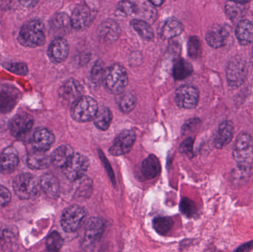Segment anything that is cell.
I'll use <instances>...</instances> for the list:
<instances>
[{
	"mask_svg": "<svg viewBox=\"0 0 253 252\" xmlns=\"http://www.w3.org/2000/svg\"><path fill=\"white\" fill-rule=\"evenodd\" d=\"M27 164L33 170H44L52 164L51 156H49L44 151L35 149V151L28 155Z\"/></svg>",
	"mask_w": 253,
	"mask_h": 252,
	"instance_id": "cell-21",
	"label": "cell"
},
{
	"mask_svg": "<svg viewBox=\"0 0 253 252\" xmlns=\"http://www.w3.org/2000/svg\"><path fill=\"white\" fill-rule=\"evenodd\" d=\"M118 9L126 16H129V15L135 13L136 6L129 0H123V1H120V4H119Z\"/></svg>",
	"mask_w": 253,
	"mask_h": 252,
	"instance_id": "cell-39",
	"label": "cell"
},
{
	"mask_svg": "<svg viewBox=\"0 0 253 252\" xmlns=\"http://www.w3.org/2000/svg\"><path fill=\"white\" fill-rule=\"evenodd\" d=\"M54 142V135L46 128H40L36 130L31 139V144L34 149L44 152L48 150Z\"/></svg>",
	"mask_w": 253,
	"mask_h": 252,
	"instance_id": "cell-15",
	"label": "cell"
},
{
	"mask_svg": "<svg viewBox=\"0 0 253 252\" xmlns=\"http://www.w3.org/2000/svg\"><path fill=\"white\" fill-rule=\"evenodd\" d=\"M161 169L159 158L156 155H150L141 164V174L146 180H151L159 176Z\"/></svg>",
	"mask_w": 253,
	"mask_h": 252,
	"instance_id": "cell-22",
	"label": "cell"
},
{
	"mask_svg": "<svg viewBox=\"0 0 253 252\" xmlns=\"http://www.w3.org/2000/svg\"><path fill=\"white\" fill-rule=\"evenodd\" d=\"M11 200V194L7 188L0 186V210L5 207Z\"/></svg>",
	"mask_w": 253,
	"mask_h": 252,
	"instance_id": "cell-40",
	"label": "cell"
},
{
	"mask_svg": "<svg viewBox=\"0 0 253 252\" xmlns=\"http://www.w3.org/2000/svg\"><path fill=\"white\" fill-rule=\"evenodd\" d=\"M105 230V223L98 217L90 218L86 223L84 227V242L85 244H92L102 237Z\"/></svg>",
	"mask_w": 253,
	"mask_h": 252,
	"instance_id": "cell-16",
	"label": "cell"
},
{
	"mask_svg": "<svg viewBox=\"0 0 253 252\" xmlns=\"http://www.w3.org/2000/svg\"><path fill=\"white\" fill-rule=\"evenodd\" d=\"M193 72V66L188 61L177 59L173 63L172 75L175 80H183L190 76Z\"/></svg>",
	"mask_w": 253,
	"mask_h": 252,
	"instance_id": "cell-28",
	"label": "cell"
},
{
	"mask_svg": "<svg viewBox=\"0 0 253 252\" xmlns=\"http://www.w3.org/2000/svg\"><path fill=\"white\" fill-rule=\"evenodd\" d=\"M187 53L191 59H197L202 53V44L197 36H191L187 42Z\"/></svg>",
	"mask_w": 253,
	"mask_h": 252,
	"instance_id": "cell-35",
	"label": "cell"
},
{
	"mask_svg": "<svg viewBox=\"0 0 253 252\" xmlns=\"http://www.w3.org/2000/svg\"><path fill=\"white\" fill-rule=\"evenodd\" d=\"M136 135L133 130H124L122 132L109 149L110 153L114 156L124 155L130 152L135 144Z\"/></svg>",
	"mask_w": 253,
	"mask_h": 252,
	"instance_id": "cell-10",
	"label": "cell"
},
{
	"mask_svg": "<svg viewBox=\"0 0 253 252\" xmlns=\"http://www.w3.org/2000/svg\"><path fill=\"white\" fill-rule=\"evenodd\" d=\"M173 223V220L170 217H158L153 220V226L158 234L165 235L171 230Z\"/></svg>",
	"mask_w": 253,
	"mask_h": 252,
	"instance_id": "cell-32",
	"label": "cell"
},
{
	"mask_svg": "<svg viewBox=\"0 0 253 252\" xmlns=\"http://www.w3.org/2000/svg\"><path fill=\"white\" fill-rule=\"evenodd\" d=\"M86 211L83 207L73 205L65 210L62 216L61 225L65 232H76L81 227L85 219Z\"/></svg>",
	"mask_w": 253,
	"mask_h": 252,
	"instance_id": "cell-6",
	"label": "cell"
},
{
	"mask_svg": "<svg viewBox=\"0 0 253 252\" xmlns=\"http://www.w3.org/2000/svg\"><path fill=\"white\" fill-rule=\"evenodd\" d=\"M175 100L179 108L193 109L199 104V90L194 86H181L175 92Z\"/></svg>",
	"mask_w": 253,
	"mask_h": 252,
	"instance_id": "cell-8",
	"label": "cell"
},
{
	"mask_svg": "<svg viewBox=\"0 0 253 252\" xmlns=\"http://www.w3.org/2000/svg\"><path fill=\"white\" fill-rule=\"evenodd\" d=\"M236 36L242 45L253 42V23L249 20H241L236 27Z\"/></svg>",
	"mask_w": 253,
	"mask_h": 252,
	"instance_id": "cell-25",
	"label": "cell"
},
{
	"mask_svg": "<svg viewBox=\"0 0 253 252\" xmlns=\"http://www.w3.org/2000/svg\"><path fill=\"white\" fill-rule=\"evenodd\" d=\"M252 250H253V241L241 246L239 249L236 250V252H249Z\"/></svg>",
	"mask_w": 253,
	"mask_h": 252,
	"instance_id": "cell-43",
	"label": "cell"
},
{
	"mask_svg": "<svg viewBox=\"0 0 253 252\" xmlns=\"http://www.w3.org/2000/svg\"><path fill=\"white\" fill-rule=\"evenodd\" d=\"M19 158L17 151L12 147L6 148L0 154V171L4 174L13 173L19 166Z\"/></svg>",
	"mask_w": 253,
	"mask_h": 252,
	"instance_id": "cell-17",
	"label": "cell"
},
{
	"mask_svg": "<svg viewBox=\"0 0 253 252\" xmlns=\"http://www.w3.org/2000/svg\"><path fill=\"white\" fill-rule=\"evenodd\" d=\"M226 13L230 19L233 21L242 19L245 13V8L242 3L233 0H229L225 4Z\"/></svg>",
	"mask_w": 253,
	"mask_h": 252,
	"instance_id": "cell-31",
	"label": "cell"
},
{
	"mask_svg": "<svg viewBox=\"0 0 253 252\" xmlns=\"http://www.w3.org/2000/svg\"><path fill=\"white\" fill-rule=\"evenodd\" d=\"M38 1L39 0H19V2L20 3L23 7H33L36 6Z\"/></svg>",
	"mask_w": 253,
	"mask_h": 252,
	"instance_id": "cell-42",
	"label": "cell"
},
{
	"mask_svg": "<svg viewBox=\"0 0 253 252\" xmlns=\"http://www.w3.org/2000/svg\"><path fill=\"white\" fill-rule=\"evenodd\" d=\"M253 152V138L249 133H242L238 136L233 149V157L239 164L248 161Z\"/></svg>",
	"mask_w": 253,
	"mask_h": 252,
	"instance_id": "cell-9",
	"label": "cell"
},
{
	"mask_svg": "<svg viewBox=\"0 0 253 252\" xmlns=\"http://www.w3.org/2000/svg\"><path fill=\"white\" fill-rule=\"evenodd\" d=\"M131 26L139 34L141 38L150 41L154 37L153 28L147 22L140 19H134L131 22Z\"/></svg>",
	"mask_w": 253,
	"mask_h": 252,
	"instance_id": "cell-30",
	"label": "cell"
},
{
	"mask_svg": "<svg viewBox=\"0 0 253 252\" xmlns=\"http://www.w3.org/2000/svg\"><path fill=\"white\" fill-rule=\"evenodd\" d=\"M98 109V104L94 99L83 96L73 105L71 115L79 122H87L93 120Z\"/></svg>",
	"mask_w": 253,
	"mask_h": 252,
	"instance_id": "cell-4",
	"label": "cell"
},
{
	"mask_svg": "<svg viewBox=\"0 0 253 252\" xmlns=\"http://www.w3.org/2000/svg\"><path fill=\"white\" fill-rule=\"evenodd\" d=\"M60 99L68 105H74L83 96V87L77 80L70 78L65 81L59 90Z\"/></svg>",
	"mask_w": 253,
	"mask_h": 252,
	"instance_id": "cell-11",
	"label": "cell"
},
{
	"mask_svg": "<svg viewBox=\"0 0 253 252\" xmlns=\"http://www.w3.org/2000/svg\"><path fill=\"white\" fill-rule=\"evenodd\" d=\"M50 28L59 35H64L70 32L73 28L71 19L65 13H59L52 18Z\"/></svg>",
	"mask_w": 253,
	"mask_h": 252,
	"instance_id": "cell-24",
	"label": "cell"
},
{
	"mask_svg": "<svg viewBox=\"0 0 253 252\" xmlns=\"http://www.w3.org/2000/svg\"><path fill=\"white\" fill-rule=\"evenodd\" d=\"M121 28L117 22L113 20H107L101 25L99 34L108 41H114L120 36Z\"/></svg>",
	"mask_w": 253,
	"mask_h": 252,
	"instance_id": "cell-27",
	"label": "cell"
},
{
	"mask_svg": "<svg viewBox=\"0 0 253 252\" xmlns=\"http://www.w3.org/2000/svg\"><path fill=\"white\" fill-rule=\"evenodd\" d=\"M41 189L48 198L56 199L60 193L59 180L52 174H44L40 179Z\"/></svg>",
	"mask_w": 253,
	"mask_h": 252,
	"instance_id": "cell-20",
	"label": "cell"
},
{
	"mask_svg": "<svg viewBox=\"0 0 253 252\" xmlns=\"http://www.w3.org/2000/svg\"><path fill=\"white\" fill-rule=\"evenodd\" d=\"M71 19L73 28L77 31L85 30L91 22V10L85 4H80L74 9Z\"/></svg>",
	"mask_w": 253,
	"mask_h": 252,
	"instance_id": "cell-14",
	"label": "cell"
},
{
	"mask_svg": "<svg viewBox=\"0 0 253 252\" xmlns=\"http://www.w3.org/2000/svg\"><path fill=\"white\" fill-rule=\"evenodd\" d=\"M248 68L242 58L236 56L229 62L227 67V79L230 87H239L244 84L248 77Z\"/></svg>",
	"mask_w": 253,
	"mask_h": 252,
	"instance_id": "cell-5",
	"label": "cell"
},
{
	"mask_svg": "<svg viewBox=\"0 0 253 252\" xmlns=\"http://www.w3.org/2000/svg\"><path fill=\"white\" fill-rule=\"evenodd\" d=\"M119 105H120V110L124 113H129L132 112L136 105V98L135 95L132 94V93H126L122 95Z\"/></svg>",
	"mask_w": 253,
	"mask_h": 252,
	"instance_id": "cell-33",
	"label": "cell"
},
{
	"mask_svg": "<svg viewBox=\"0 0 253 252\" xmlns=\"http://www.w3.org/2000/svg\"><path fill=\"white\" fill-rule=\"evenodd\" d=\"M17 39L24 47L35 48L42 46L45 42L44 27L42 22L35 19L26 22L21 28Z\"/></svg>",
	"mask_w": 253,
	"mask_h": 252,
	"instance_id": "cell-1",
	"label": "cell"
},
{
	"mask_svg": "<svg viewBox=\"0 0 253 252\" xmlns=\"http://www.w3.org/2000/svg\"><path fill=\"white\" fill-rule=\"evenodd\" d=\"M105 86L111 93L120 95L126 90L128 84V75L126 68L116 64L105 71Z\"/></svg>",
	"mask_w": 253,
	"mask_h": 252,
	"instance_id": "cell-3",
	"label": "cell"
},
{
	"mask_svg": "<svg viewBox=\"0 0 253 252\" xmlns=\"http://www.w3.org/2000/svg\"><path fill=\"white\" fill-rule=\"evenodd\" d=\"M89 160L81 154H74L69 162L62 169L67 179L72 181L80 180L84 176L89 167Z\"/></svg>",
	"mask_w": 253,
	"mask_h": 252,
	"instance_id": "cell-7",
	"label": "cell"
},
{
	"mask_svg": "<svg viewBox=\"0 0 253 252\" xmlns=\"http://www.w3.org/2000/svg\"><path fill=\"white\" fill-rule=\"evenodd\" d=\"M184 31V26L182 23L176 18H169L167 19L161 30V35L164 38L169 39L174 37L179 36Z\"/></svg>",
	"mask_w": 253,
	"mask_h": 252,
	"instance_id": "cell-26",
	"label": "cell"
},
{
	"mask_svg": "<svg viewBox=\"0 0 253 252\" xmlns=\"http://www.w3.org/2000/svg\"><path fill=\"white\" fill-rule=\"evenodd\" d=\"M113 115L111 109L106 107H102L100 109H98L96 116L93 118L95 126L99 130H108L111 122H112Z\"/></svg>",
	"mask_w": 253,
	"mask_h": 252,
	"instance_id": "cell-29",
	"label": "cell"
},
{
	"mask_svg": "<svg viewBox=\"0 0 253 252\" xmlns=\"http://www.w3.org/2000/svg\"><path fill=\"white\" fill-rule=\"evenodd\" d=\"M233 1H237V2L242 3V4H245V3L248 2L251 0H233Z\"/></svg>",
	"mask_w": 253,
	"mask_h": 252,
	"instance_id": "cell-45",
	"label": "cell"
},
{
	"mask_svg": "<svg viewBox=\"0 0 253 252\" xmlns=\"http://www.w3.org/2000/svg\"><path fill=\"white\" fill-rule=\"evenodd\" d=\"M70 47L63 37H57L52 41L47 50V56L53 63H61L68 58Z\"/></svg>",
	"mask_w": 253,
	"mask_h": 252,
	"instance_id": "cell-13",
	"label": "cell"
},
{
	"mask_svg": "<svg viewBox=\"0 0 253 252\" xmlns=\"http://www.w3.org/2000/svg\"><path fill=\"white\" fill-rule=\"evenodd\" d=\"M34 126V118L28 113L15 115L10 122V133L14 137L21 138L28 134Z\"/></svg>",
	"mask_w": 253,
	"mask_h": 252,
	"instance_id": "cell-12",
	"label": "cell"
},
{
	"mask_svg": "<svg viewBox=\"0 0 253 252\" xmlns=\"http://www.w3.org/2000/svg\"><path fill=\"white\" fill-rule=\"evenodd\" d=\"M63 244V239L59 233L57 232H53L47 238L46 247L48 251L57 252L61 250Z\"/></svg>",
	"mask_w": 253,
	"mask_h": 252,
	"instance_id": "cell-36",
	"label": "cell"
},
{
	"mask_svg": "<svg viewBox=\"0 0 253 252\" xmlns=\"http://www.w3.org/2000/svg\"><path fill=\"white\" fill-rule=\"evenodd\" d=\"M4 67L7 71H10L13 73L17 74V75H25L28 74V67L24 63H19V62L5 63Z\"/></svg>",
	"mask_w": 253,
	"mask_h": 252,
	"instance_id": "cell-38",
	"label": "cell"
},
{
	"mask_svg": "<svg viewBox=\"0 0 253 252\" xmlns=\"http://www.w3.org/2000/svg\"><path fill=\"white\" fill-rule=\"evenodd\" d=\"M180 210L184 216L189 217H193L197 211L194 202L187 198H183L181 200V204H180Z\"/></svg>",
	"mask_w": 253,
	"mask_h": 252,
	"instance_id": "cell-37",
	"label": "cell"
},
{
	"mask_svg": "<svg viewBox=\"0 0 253 252\" xmlns=\"http://www.w3.org/2000/svg\"><path fill=\"white\" fill-rule=\"evenodd\" d=\"M234 124L230 121H224L219 124L214 144L217 149H222L231 142L234 136Z\"/></svg>",
	"mask_w": 253,
	"mask_h": 252,
	"instance_id": "cell-19",
	"label": "cell"
},
{
	"mask_svg": "<svg viewBox=\"0 0 253 252\" xmlns=\"http://www.w3.org/2000/svg\"><path fill=\"white\" fill-rule=\"evenodd\" d=\"M193 142L194 140L192 138H189L184 141L179 147L180 152L182 153H190L193 151Z\"/></svg>",
	"mask_w": 253,
	"mask_h": 252,
	"instance_id": "cell-41",
	"label": "cell"
},
{
	"mask_svg": "<svg viewBox=\"0 0 253 252\" xmlns=\"http://www.w3.org/2000/svg\"><path fill=\"white\" fill-rule=\"evenodd\" d=\"M228 36V31L224 27L215 25L207 33V42L213 48H220L225 45Z\"/></svg>",
	"mask_w": 253,
	"mask_h": 252,
	"instance_id": "cell-18",
	"label": "cell"
},
{
	"mask_svg": "<svg viewBox=\"0 0 253 252\" xmlns=\"http://www.w3.org/2000/svg\"><path fill=\"white\" fill-rule=\"evenodd\" d=\"M73 148L69 145H62L55 149L51 155L52 164L59 168H63L74 155Z\"/></svg>",
	"mask_w": 253,
	"mask_h": 252,
	"instance_id": "cell-23",
	"label": "cell"
},
{
	"mask_svg": "<svg viewBox=\"0 0 253 252\" xmlns=\"http://www.w3.org/2000/svg\"><path fill=\"white\" fill-rule=\"evenodd\" d=\"M149 1H150V2L152 4H153V5L159 7V6H161L163 4L165 0H149Z\"/></svg>",
	"mask_w": 253,
	"mask_h": 252,
	"instance_id": "cell-44",
	"label": "cell"
},
{
	"mask_svg": "<svg viewBox=\"0 0 253 252\" xmlns=\"http://www.w3.org/2000/svg\"><path fill=\"white\" fill-rule=\"evenodd\" d=\"M105 70L104 69V64L101 61H98L93 65L90 72V81L94 85L97 86L102 84L105 75Z\"/></svg>",
	"mask_w": 253,
	"mask_h": 252,
	"instance_id": "cell-34",
	"label": "cell"
},
{
	"mask_svg": "<svg viewBox=\"0 0 253 252\" xmlns=\"http://www.w3.org/2000/svg\"><path fill=\"white\" fill-rule=\"evenodd\" d=\"M13 189L20 199L29 200L38 196L41 186L37 178L29 173H24L15 178Z\"/></svg>",
	"mask_w": 253,
	"mask_h": 252,
	"instance_id": "cell-2",
	"label": "cell"
}]
</instances>
